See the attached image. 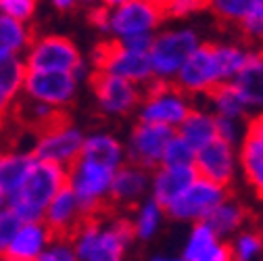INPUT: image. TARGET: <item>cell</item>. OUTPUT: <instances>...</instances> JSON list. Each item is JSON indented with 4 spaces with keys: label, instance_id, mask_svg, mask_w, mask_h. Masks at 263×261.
Returning <instances> with one entry per match:
<instances>
[{
    "label": "cell",
    "instance_id": "3",
    "mask_svg": "<svg viewBox=\"0 0 263 261\" xmlns=\"http://www.w3.org/2000/svg\"><path fill=\"white\" fill-rule=\"evenodd\" d=\"M63 186H67V170L57 163L34 159L19 190L7 199V207L21 221H42L48 203Z\"/></svg>",
    "mask_w": 263,
    "mask_h": 261
},
{
    "label": "cell",
    "instance_id": "47",
    "mask_svg": "<svg viewBox=\"0 0 263 261\" xmlns=\"http://www.w3.org/2000/svg\"><path fill=\"white\" fill-rule=\"evenodd\" d=\"M0 261H25V259H15V257H3Z\"/></svg>",
    "mask_w": 263,
    "mask_h": 261
},
{
    "label": "cell",
    "instance_id": "35",
    "mask_svg": "<svg viewBox=\"0 0 263 261\" xmlns=\"http://www.w3.org/2000/svg\"><path fill=\"white\" fill-rule=\"evenodd\" d=\"M217 119V138L238 146L240 140L247 136V121L249 119H228V117H215Z\"/></svg>",
    "mask_w": 263,
    "mask_h": 261
},
{
    "label": "cell",
    "instance_id": "25",
    "mask_svg": "<svg viewBox=\"0 0 263 261\" xmlns=\"http://www.w3.org/2000/svg\"><path fill=\"white\" fill-rule=\"evenodd\" d=\"M34 31L25 21L13 19L0 13V61L23 59L25 50L34 40Z\"/></svg>",
    "mask_w": 263,
    "mask_h": 261
},
{
    "label": "cell",
    "instance_id": "21",
    "mask_svg": "<svg viewBox=\"0 0 263 261\" xmlns=\"http://www.w3.org/2000/svg\"><path fill=\"white\" fill-rule=\"evenodd\" d=\"M251 111L263 109V50H251L242 71L232 82Z\"/></svg>",
    "mask_w": 263,
    "mask_h": 261
},
{
    "label": "cell",
    "instance_id": "45",
    "mask_svg": "<svg viewBox=\"0 0 263 261\" xmlns=\"http://www.w3.org/2000/svg\"><path fill=\"white\" fill-rule=\"evenodd\" d=\"M153 261H184L182 257H155Z\"/></svg>",
    "mask_w": 263,
    "mask_h": 261
},
{
    "label": "cell",
    "instance_id": "43",
    "mask_svg": "<svg viewBox=\"0 0 263 261\" xmlns=\"http://www.w3.org/2000/svg\"><path fill=\"white\" fill-rule=\"evenodd\" d=\"M123 3H127V0H98V5H103V7H107V9L119 7V5H123Z\"/></svg>",
    "mask_w": 263,
    "mask_h": 261
},
{
    "label": "cell",
    "instance_id": "19",
    "mask_svg": "<svg viewBox=\"0 0 263 261\" xmlns=\"http://www.w3.org/2000/svg\"><path fill=\"white\" fill-rule=\"evenodd\" d=\"M52 238L54 236L50 234V230L46 228L44 221H21L5 257L34 261L50 245Z\"/></svg>",
    "mask_w": 263,
    "mask_h": 261
},
{
    "label": "cell",
    "instance_id": "49",
    "mask_svg": "<svg viewBox=\"0 0 263 261\" xmlns=\"http://www.w3.org/2000/svg\"><path fill=\"white\" fill-rule=\"evenodd\" d=\"M163 3H167V0H161V5H163Z\"/></svg>",
    "mask_w": 263,
    "mask_h": 261
},
{
    "label": "cell",
    "instance_id": "36",
    "mask_svg": "<svg viewBox=\"0 0 263 261\" xmlns=\"http://www.w3.org/2000/svg\"><path fill=\"white\" fill-rule=\"evenodd\" d=\"M34 261H78L71 238H52L50 245Z\"/></svg>",
    "mask_w": 263,
    "mask_h": 261
},
{
    "label": "cell",
    "instance_id": "20",
    "mask_svg": "<svg viewBox=\"0 0 263 261\" xmlns=\"http://www.w3.org/2000/svg\"><path fill=\"white\" fill-rule=\"evenodd\" d=\"M238 172L255 197L263 201V144L249 132L238 144Z\"/></svg>",
    "mask_w": 263,
    "mask_h": 261
},
{
    "label": "cell",
    "instance_id": "26",
    "mask_svg": "<svg viewBox=\"0 0 263 261\" xmlns=\"http://www.w3.org/2000/svg\"><path fill=\"white\" fill-rule=\"evenodd\" d=\"M249 219V211L247 207L238 201V199H230L226 197L213 211L211 215L205 219L219 238H230V236H234L236 232H240L245 223Z\"/></svg>",
    "mask_w": 263,
    "mask_h": 261
},
{
    "label": "cell",
    "instance_id": "37",
    "mask_svg": "<svg viewBox=\"0 0 263 261\" xmlns=\"http://www.w3.org/2000/svg\"><path fill=\"white\" fill-rule=\"evenodd\" d=\"M38 0H0V13L29 23L36 15Z\"/></svg>",
    "mask_w": 263,
    "mask_h": 261
},
{
    "label": "cell",
    "instance_id": "29",
    "mask_svg": "<svg viewBox=\"0 0 263 261\" xmlns=\"http://www.w3.org/2000/svg\"><path fill=\"white\" fill-rule=\"evenodd\" d=\"M209 99V111L215 117H228V119H249L251 109L247 107L242 94L238 88L230 82L217 86L213 92L207 94Z\"/></svg>",
    "mask_w": 263,
    "mask_h": 261
},
{
    "label": "cell",
    "instance_id": "39",
    "mask_svg": "<svg viewBox=\"0 0 263 261\" xmlns=\"http://www.w3.org/2000/svg\"><path fill=\"white\" fill-rule=\"evenodd\" d=\"M192 261H232V253H230V245L219 238L217 243H213L209 249H205L203 253H199Z\"/></svg>",
    "mask_w": 263,
    "mask_h": 261
},
{
    "label": "cell",
    "instance_id": "46",
    "mask_svg": "<svg viewBox=\"0 0 263 261\" xmlns=\"http://www.w3.org/2000/svg\"><path fill=\"white\" fill-rule=\"evenodd\" d=\"M5 207H7V197H5L3 192H0V211H3Z\"/></svg>",
    "mask_w": 263,
    "mask_h": 261
},
{
    "label": "cell",
    "instance_id": "31",
    "mask_svg": "<svg viewBox=\"0 0 263 261\" xmlns=\"http://www.w3.org/2000/svg\"><path fill=\"white\" fill-rule=\"evenodd\" d=\"M230 253H232V261H259L263 257V234L242 228L234 234Z\"/></svg>",
    "mask_w": 263,
    "mask_h": 261
},
{
    "label": "cell",
    "instance_id": "16",
    "mask_svg": "<svg viewBox=\"0 0 263 261\" xmlns=\"http://www.w3.org/2000/svg\"><path fill=\"white\" fill-rule=\"evenodd\" d=\"M86 219V213L69 186H63L48 203L42 221L54 238H71V234Z\"/></svg>",
    "mask_w": 263,
    "mask_h": 261
},
{
    "label": "cell",
    "instance_id": "22",
    "mask_svg": "<svg viewBox=\"0 0 263 261\" xmlns=\"http://www.w3.org/2000/svg\"><path fill=\"white\" fill-rule=\"evenodd\" d=\"M176 134H180L194 151H199L217 138V119L209 109L192 107L186 119L178 125Z\"/></svg>",
    "mask_w": 263,
    "mask_h": 261
},
{
    "label": "cell",
    "instance_id": "27",
    "mask_svg": "<svg viewBox=\"0 0 263 261\" xmlns=\"http://www.w3.org/2000/svg\"><path fill=\"white\" fill-rule=\"evenodd\" d=\"M34 155L31 153H0V192L9 199L11 194L19 190L23 180L27 178L31 165H34Z\"/></svg>",
    "mask_w": 263,
    "mask_h": 261
},
{
    "label": "cell",
    "instance_id": "6",
    "mask_svg": "<svg viewBox=\"0 0 263 261\" xmlns=\"http://www.w3.org/2000/svg\"><path fill=\"white\" fill-rule=\"evenodd\" d=\"M23 63L29 71H69L80 82L92 73H88V65L76 42L57 34L31 40L23 54Z\"/></svg>",
    "mask_w": 263,
    "mask_h": 261
},
{
    "label": "cell",
    "instance_id": "42",
    "mask_svg": "<svg viewBox=\"0 0 263 261\" xmlns=\"http://www.w3.org/2000/svg\"><path fill=\"white\" fill-rule=\"evenodd\" d=\"M50 5L59 11V13H69L73 11L78 5H76V0H50Z\"/></svg>",
    "mask_w": 263,
    "mask_h": 261
},
{
    "label": "cell",
    "instance_id": "30",
    "mask_svg": "<svg viewBox=\"0 0 263 261\" xmlns=\"http://www.w3.org/2000/svg\"><path fill=\"white\" fill-rule=\"evenodd\" d=\"M167 213L163 209L155 199L144 197L138 205L136 211L129 219L132 226V234H134L136 240H151L157 236V232L161 230L163 221H165Z\"/></svg>",
    "mask_w": 263,
    "mask_h": 261
},
{
    "label": "cell",
    "instance_id": "7",
    "mask_svg": "<svg viewBox=\"0 0 263 261\" xmlns=\"http://www.w3.org/2000/svg\"><path fill=\"white\" fill-rule=\"evenodd\" d=\"M192 109V99L174 82H151L138 105V121L178 129Z\"/></svg>",
    "mask_w": 263,
    "mask_h": 261
},
{
    "label": "cell",
    "instance_id": "11",
    "mask_svg": "<svg viewBox=\"0 0 263 261\" xmlns=\"http://www.w3.org/2000/svg\"><path fill=\"white\" fill-rule=\"evenodd\" d=\"M228 197V188L219 186L207 178L196 176L178 197L165 207L167 217L186 221V223H196L205 221L211 211Z\"/></svg>",
    "mask_w": 263,
    "mask_h": 261
},
{
    "label": "cell",
    "instance_id": "32",
    "mask_svg": "<svg viewBox=\"0 0 263 261\" xmlns=\"http://www.w3.org/2000/svg\"><path fill=\"white\" fill-rule=\"evenodd\" d=\"M219 236L215 234V230L207 223V221H196L190 228V234L186 238L184 251H182V259L184 261H192L199 253H203L205 249H209L213 243H217Z\"/></svg>",
    "mask_w": 263,
    "mask_h": 261
},
{
    "label": "cell",
    "instance_id": "9",
    "mask_svg": "<svg viewBox=\"0 0 263 261\" xmlns=\"http://www.w3.org/2000/svg\"><path fill=\"white\" fill-rule=\"evenodd\" d=\"M165 15L159 3L153 0H127V3L109 9V21L105 36L123 42L138 36H155L161 29Z\"/></svg>",
    "mask_w": 263,
    "mask_h": 261
},
{
    "label": "cell",
    "instance_id": "2",
    "mask_svg": "<svg viewBox=\"0 0 263 261\" xmlns=\"http://www.w3.org/2000/svg\"><path fill=\"white\" fill-rule=\"evenodd\" d=\"M134 240L127 217H113L109 211L86 217L71 234L78 261H125V251Z\"/></svg>",
    "mask_w": 263,
    "mask_h": 261
},
{
    "label": "cell",
    "instance_id": "40",
    "mask_svg": "<svg viewBox=\"0 0 263 261\" xmlns=\"http://www.w3.org/2000/svg\"><path fill=\"white\" fill-rule=\"evenodd\" d=\"M88 21L92 27H96L101 34L107 31V21H109V9L103 5H96L92 9H88Z\"/></svg>",
    "mask_w": 263,
    "mask_h": 261
},
{
    "label": "cell",
    "instance_id": "33",
    "mask_svg": "<svg viewBox=\"0 0 263 261\" xmlns=\"http://www.w3.org/2000/svg\"><path fill=\"white\" fill-rule=\"evenodd\" d=\"M194 155L196 151L180 134L174 132L167 142L165 155H163V163H167V165H194Z\"/></svg>",
    "mask_w": 263,
    "mask_h": 261
},
{
    "label": "cell",
    "instance_id": "34",
    "mask_svg": "<svg viewBox=\"0 0 263 261\" xmlns=\"http://www.w3.org/2000/svg\"><path fill=\"white\" fill-rule=\"evenodd\" d=\"M165 19H188L207 9V0H167L161 5Z\"/></svg>",
    "mask_w": 263,
    "mask_h": 261
},
{
    "label": "cell",
    "instance_id": "8",
    "mask_svg": "<svg viewBox=\"0 0 263 261\" xmlns=\"http://www.w3.org/2000/svg\"><path fill=\"white\" fill-rule=\"evenodd\" d=\"M92 71H103L127 80L140 88H146L153 80L148 52L127 48L117 40H105L94 48L92 54Z\"/></svg>",
    "mask_w": 263,
    "mask_h": 261
},
{
    "label": "cell",
    "instance_id": "48",
    "mask_svg": "<svg viewBox=\"0 0 263 261\" xmlns=\"http://www.w3.org/2000/svg\"><path fill=\"white\" fill-rule=\"evenodd\" d=\"M153 3H159V5H161V0H153Z\"/></svg>",
    "mask_w": 263,
    "mask_h": 261
},
{
    "label": "cell",
    "instance_id": "1",
    "mask_svg": "<svg viewBox=\"0 0 263 261\" xmlns=\"http://www.w3.org/2000/svg\"><path fill=\"white\" fill-rule=\"evenodd\" d=\"M251 57V48L234 42H215L203 44L196 48L182 69L178 71L174 84L192 96H207L221 84L234 82L242 71Z\"/></svg>",
    "mask_w": 263,
    "mask_h": 261
},
{
    "label": "cell",
    "instance_id": "17",
    "mask_svg": "<svg viewBox=\"0 0 263 261\" xmlns=\"http://www.w3.org/2000/svg\"><path fill=\"white\" fill-rule=\"evenodd\" d=\"M151 188V170L125 161L121 167H117L111 184V203L132 207L138 205L144 197H148Z\"/></svg>",
    "mask_w": 263,
    "mask_h": 261
},
{
    "label": "cell",
    "instance_id": "24",
    "mask_svg": "<svg viewBox=\"0 0 263 261\" xmlns=\"http://www.w3.org/2000/svg\"><path fill=\"white\" fill-rule=\"evenodd\" d=\"M25 63L23 59L0 61V123L11 115L25 80Z\"/></svg>",
    "mask_w": 263,
    "mask_h": 261
},
{
    "label": "cell",
    "instance_id": "44",
    "mask_svg": "<svg viewBox=\"0 0 263 261\" xmlns=\"http://www.w3.org/2000/svg\"><path fill=\"white\" fill-rule=\"evenodd\" d=\"M76 5H80V7H88V9H92V7H96V5H98V0H76Z\"/></svg>",
    "mask_w": 263,
    "mask_h": 261
},
{
    "label": "cell",
    "instance_id": "50",
    "mask_svg": "<svg viewBox=\"0 0 263 261\" xmlns=\"http://www.w3.org/2000/svg\"><path fill=\"white\" fill-rule=\"evenodd\" d=\"M0 129H3V123H0Z\"/></svg>",
    "mask_w": 263,
    "mask_h": 261
},
{
    "label": "cell",
    "instance_id": "38",
    "mask_svg": "<svg viewBox=\"0 0 263 261\" xmlns=\"http://www.w3.org/2000/svg\"><path fill=\"white\" fill-rule=\"evenodd\" d=\"M19 226H21V219L9 207H5L3 211H0V259L7 255L9 245H11Z\"/></svg>",
    "mask_w": 263,
    "mask_h": 261
},
{
    "label": "cell",
    "instance_id": "41",
    "mask_svg": "<svg viewBox=\"0 0 263 261\" xmlns=\"http://www.w3.org/2000/svg\"><path fill=\"white\" fill-rule=\"evenodd\" d=\"M247 132L253 134V136L263 144V109L257 111V113L247 121Z\"/></svg>",
    "mask_w": 263,
    "mask_h": 261
},
{
    "label": "cell",
    "instance_id": "4",
    "mask_svg": "<svg viewBox=\"0 0 263 261\" xmlns=\"http://www.w3.org/2000/svg\"><path fill=\"white\" fill-rule=\"evenodd\" d=\"M201 46V36L194 27L178 25L159 29L148 48V61L155 82H174L186 59Z\"/></svg>",
    "mask_w": 263,
    "mask_h": 261
},
{
    "label": "cell",
    "instance_id": "5",
    "mask_svg": "<svg viewBox=\"0 0 263 261\" xmlns=\"http://www.w3.org/2000/svg\"><path fill=\"white\" fill-rule=\"evenodd\" d=\"M115 167L86 157H78L67 167V186L78 197L86 217L109 211Z\"/></svg>",
    "mask_w": 263,
    "mask_h": 261
},
{
    "label": "cell",
    "instance_id": "28",
    "mask_svg": "<svg viewBox=\"0 0 263 261\" xmlns=\"http://www.w3.org/2000/svg\"><path fill=\"white\" fill-rule=\"evenodd\" d=\"M207 9L219 23L240 29L251 17L263 11V0H207Z\"/></svg>",
    "mask_w": 263,
    "mask_h": 261
},
{
    "label": "cell",
    "instance_id": "12",
    "mask_svg": "<svg viewBox=\"0 0 263 261\" xmlns=\"http://www.w3.org/2000/svg\"><path fill=\"white\" fill-rule=\"evenodd\" d=\"M80 80L69 71H25L23 90L25 99L42 103L46 107L63 111L76 101Z\"/></svg>",
    "mask_w": 263,
    "mask_h": 261
},
{
    "label": "cell",
    "instance_id": "10",
    "mask_svg": "<svg viewBox=\"0 0 263 261\" xmlns=\"http://www.w3.org/2000/svg\"><path fill=\"white\" fill-rule=\"evenodd\" d=\"M84 138H86V134L78 125H73L69 121V117L63 113L50 125L36 132V140H34V146H31L29 153L40 161L57 163V165L67 170L80 157Z\"/></svg>",
    "mask_w": 263,
    "mask_h": 261
},
{
    "label": "cell",
    "instance_id": "14",
    "mask_svg": "<svg viewBox=\"0 0 263 261\" xmlns=\"http://www.w3.org/2000/svg\"><path fill=\"white\" fill-rule=\"evenodd\" d=\"M174 132L176 129L165 127V125L138 121L127 138L125 159L129 163H134V165H140L153 172L163 163V155H165L167 142L174 136Z\"/></svg>",
    "mask_w": 263,
    "mask_h": 261
},
{
    "label": "cell",
    "instance_id": "15",
    "mask_svg": "<svg viewBox=\"0 0 263 261\" xmlns=\"http://www.w3.org/2000/svg\"><path fill=\"white\" fill-rule=\"evenodd\" d=\"M196 176L207 178L219 186H230L238 176V146L219 138L211 140L194 155Z\"/></svg>",
    "mask_w": 263,
    "mask_h": 261
},
{
    "label": "cell",
    "instance_id": "23",
    "mask_svg": "<svg viewBox=\"0 0 263 261\" xmlns=\"http://www.w3.org/2000/svg\"><path fill=\"white\" fill-rule=\"evenodd\" d=\"M80 157L105 163V165H111L115 170L121 167L127 161L125 159V144L109 132H94V134L86 136L82 151H80Z\"/></svg>",
    "mask_w": 263,
    "mask_h": 261
},
{
    "label": "cell",
    "instance_id": "13",
    "mask_svg": "<svg viewBox=\"0 0 263 261\" xmlns=\"http://www.w3.org/2000/svg\"><path fill=\"white\" fill-rule=\"evenodd\" d=\"M90 84L96 105L105 115L111 117H125L132 111H136L140 101H142V88L132 84L127 80H121L111 73L103 71H92L90 73Z\"/></svg>",
    "mask_w": 263,
    "mask_h": 261
},
{
    "label": "cell",
    "instance_id": "18",
    "mask_svg": "<svg viewBox=\"0 0 263 261\" xmlns=\"http://www.w3.org/2000/svg\"><path fill=\"white\" fill-rule=\"evenodd\" d=\"M194 178H196L194 165H167V163H161L159 167L151 172L148 197L165 209Z\"/></svg>",
    "mask_w": 263,
    "mask_h": 261
}]
</instances>
